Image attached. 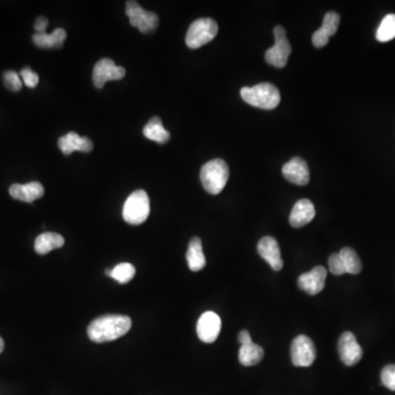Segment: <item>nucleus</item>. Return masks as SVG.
Here are the masks:
<instances>
[{
    "label": "nucleus",
    "instance_id": "obj_1",
    "mask_svg": "<svg viewBox=\"0 0 395 395\" xmlns=\"http://www.w3.org/2000/svg\"><path fill=\"white\" fill-rule=\"evenodd\" d=\"M131 327L132 321L127 315H103L89 325L88 336L94 343L112 342L127 334Z\"/></svg>",
    "mask_w": 395,
    "mask_h": 395
},
{
    "label": "nucleus",
    "instance_id": "obj_2",
    "mask_svg": "<svg viewBox=\"0 0 395 395\" xmlns=\"http://www.w3.org/2000/svg\"><path fill=\"white\" fill-rule=\"evenodd\" d=\"M241 96L245 103L264 110L277 108L281 100L278 88L269 83L258 84L253 87H243L241 89Z\"/></svg>",
    "mask_w": 395,
    "mask_h": 395
},
{
    "label": "nucleus",
    "instance_id": "obj_3",
    "mask_svg": "<svg viewBox=\"0 0 395 395\" xmlns=\"http://www.w3.org/2000/svg\"><path fill=\"white\" fill-rule=\"evenodd\" d=\"M229 177L227 164L216 158L203 165L200 172V179L205 190L211 194H221Z\"/></svg>",
    "mask_w": 395,
    "mask_h": 395
},
{
    "label": "nucleus",
    "instance_id": "obj_4",
    "mask_svg": "<svg viewBox=\"0 0 395 395\" xmlns=\"http://www.w3.org/2000/svg\"><path fill=\"white\" fill-rule=\"evenodd\" d=\"M151 212L149 194L144 190H136L131 194L123 207V218L127 223L140 225L149 218Z\"/></svg>",
    "mask_w": 395,
    "mask_h": 395
},
{
    "label": "nucleus",
    "instance_id": "obj_5",
    "mask_svg": "<svg viewBox=\"0 0 395 395\" xmlns=\"http://www.w3.org/2000/svg\"><path fill=\"white\" fill-rule=\"evenodd\" d=\"M218 23L210 18H201L191 23L186 36L189 49L196 50L212 41L218 34Z\"/></svg>",
    "mask_w": 395,
    "mask_h": 395
},
{
    "label": "nucleus",
    "instance_id": "obj_6",
    "mask_svg": "<svg viewBox=\"0 0 395 395\" xmlns=\"http://www.w3.org/2000/svg\"><path fill=\"white\" fill-rule=\"evenodd\" d=\"M274 36L276 43L266 52V62L269 65L282 68L287 65L292 50H291L290 42L288 40L285 29L283 27L277 25L274 30Z\"/></svg>",
    "mask_w": 395,
    "mask_h": 395
},
{
    "label": "nucleus",
    "instance_id": "obj_7",
    "mask_svg": "<svg viewBox=\"0 0 395 395\" xmlns=\"http://www.w3.org/2000/svg\"><path fill=\"white\" fill-rule=\"evenodd\" d=\"M316 358V348L311 338L298 335L291 345V360L296 367H309Z\"/></svg>",
    "mask_w": 395,
    "mask_h": 395
},
{
    "label": "nucleus",
    "instance_id": "obj_8",
    "mask_svg": "<svg viewBox=\"0 0 395 395\" xmlns=\"http://www.w3.org/2000/svg\"><path fill=\"white\" fill-rule=\"evenodd\" d=\"M125 12L130 18L131 25L136 27L142 34L152 32L158 27L157 14L144 10L136 1H127Z\"/></svg>",
    "mask_w": 395,
    "mask_h": 395
},
{
    "label": "nucleus",
    "instance_id": "obj_9",
    "mask_svg": "<svg viewBox=\"0 0 395 395\" xmlns=\"http://www.w3.org/2000/svg\"><path fill=\"white\" fill-rule=\"evenodd\" d=\"M125 76V69L116 66L110 58L100 60L94 67L92 81L96 88H103L105 84L109 81H119Z\"/></svg>",
    "mask_w": 395,
    "mask_h": 395
},
{
    "label": "nucleus",
    "instance_id": "obj_10",
    "mask_svg": "<svg viewBox=\"0 0 395 395\" xmlns=\"http://www.w3.org/2000/svg\"><path fill=\"white\" fill-rule=\"evenodd\" d=\"M221 318L216 313L207 311L200 316L196 324V334L203 343H214L221 332Z\"/></svg>",
    "mask_w": 395,
    "mask_h": 395
},
{
    "label": "nucleus",
    "instance_id": "obj_11",
    "mask_svg": "<svg viewBox=\"0 0 395 395\" xmlns=\"http://www.w3.org/2000/svg\"><path fill=\"white\" fill-rule=\"evenodd\" d=\"M338 353H340V360L346 366H355L361 360L362 351L361 346L357 342L356 336L351 332H345L340 336L338 340Z\"/></svg>",
    "mask_w": 395,
    "mask_h": 395
},
{
    "label": "nucleus",
    "instance_id": "obj_12",
    "mask_svg": "<svg viewBox=\"0 0 395 395\" xmlns=\"http://www.w3.org/2000/svg\"><path fill=\"white\" fill-rule=\"evenodd\" d=\"M327 276V269L324 268L323 266H316L312 270L298 277V288L309 296H316L325 287Z\"/></svg>",
    "mask_w": 395,
    "mask_h": 395
},
{
    "label": "nucleus",
    "instance_id": "obj_13",
    "mask_svg": "<svg viewBox=\"0 0 395 395\" xmlns=\"http://www.w3.org/2000/svg\"><path fill=\"white\" fill-rule=\"evenodd\" d=\"M257 251L260 257L266 260L274 270L279 271L283 268L281 251L276 238H271V236H265L262 238L258 243Z\"/></svg>",
    "mask_w": 395,
    "mask_h": 395
},
{
    "label": "nucleus",
    "instance_id": "obj_14",
    "mask_svg": "<svg viewBox=\"0 0 395 395\" xmlns=\"http://www.w3.org/2000/svg\"><path fill=\"white\" fill-rule=\"evenodd\" d=\"M283 177L294 185L305 186L309 181V170L307 162L301 157H293L282 167Z\"/></svg>",
    "mask_w": 395,
    "mask_h": 395
},
{
    "label": "nucleus",
    "instance_id": "obj_15",
    "mask_svg": "<svg viewBox=\"0 0 395 395\" xmlns=\"http://www.w3.org/2000/svg\"><path fill=\"white\" fill-rule=\"evenodd\" d=\"M340 17L337 12H329L324 17L323 25L315 31L312 36L313 45L315 47H323L329 43V38L337 32Z\"/></svg>",
    "mask_w": 395,
    "mask_h": 395
},
{
    "label": "nucleus",
    "instance_id": "obj_16",
    "mask_svg": "<svg viewBox=\"0 0 395 395\" xmlns=\"http://www.w3.org/2000/svg\"><path fill=\"white\" fill-rule=\"evenodd\" d=\"M58 147L64 155H71L75 151L89 153L94 147V144L88 138L79 136L77 133L69 132L58 140Z\"/></svg>",
    "mask_w": 395,
    "mask_h": 395
},
{
    "label": "nucleus",
    "instance_id": "obj_17",
    "mask_svg": "<svg viewBox=\"0 0 395 395\" xmlns=\"http://www.w3.org/2000/svg\"><path fill=\"white\" fill-rule=\"evenodd\" d=\"M9 194L16 200L20 201L31 202L40 199L44 194V187L38 181L34 183H25V185H19L14 183L9 189Z\"/></svg>",
    "mask_w": 395,
    "mask_h": 395
},
{
    "label": "nucleus",
    "instance_id": "obj_18",
    "mask_svg": "<svg viewBox=\"0 0 395 395\" xmlns=\"http://www.w3.org/2000/svg\"><path fill=\"white\" fill-rule=\"evenodd\" d=\"M314 216L315 207L312 201H309V199H301L298 200L293 207L290 216H289V222L293 227L298 229L309 224Z\"/></svg>",
    "mask_w": 395,
    "mask_h": 395
},
{
    "label": "nucleus",
    "instance_id": "obj_19",
    "mask_svg": "<svg viewBox=\"0 0 395 395\" xmlns=\"http://www.w3.org/2000/svg\"><path fill=\"white\" fill-rule=\"evenodd\" d=\"M65 243L62 235L58 233L47 232L39 235L34 243V249L39 255H47L53 249H61Z\"/></svg>",
    "mask_w": 395,
    "mask_h": 395
},
{
    "label": "nucleus",
    "instance_id": "obj_20",
    "mask_svg": "<svg viewBox=\"0 0 395 395\" xmlns=\"http://www.w3.org/2000/svg\"><path fill=\"white\" fill-rule=\"evenodd\" d=\"M187 263L191 271H200L205 268L207 260H205L202 242L199 238H194L189 243L187 251Z\"/></svg>",
    "mask_w": 395,
    "mask_h": 395
},
{
    "label": "nucleus",
    "instance_id": "obj_21",
    "mask_svg": "<svg viewBox=\"0 0 395 395\" xmlns=\"http://www.w3.org/2000/svg\"><path fill=\"white\" fill-rule=\"evenodd\" d=\"M66 31L64 29H56L52 34H36L32 36L34 44L41 49H52V47H63L64 41L66 40Z\"/></svg>",
    "mask_w": 395,
    "mask_h": 395
},
{
    "label": "nucleus",
    "instance_id": "obj_22",
    "mask_svg": "<svg viewBox=\"0 0 395 395\" xmlns=\"http://www.w3.org/2000/svg\"><path fill=\"white\" fill-rule=\"evenodd\" d=\"M143 134L145 138L151 141L157 142L160 144H165L170 138V133L164 127L162 120L158 116H154L143 129Z\"/></svg>",
    "mask_w": 395,
    "mask_h": 395
},
{
    "label": "nucleus",
    "instance_id": "obj_23",
    "mask_svg": "<svg viewBox=\"0 0 395 395\" xmlns=\"http://www.w3.org/2000/svg\"><path fill=\"white\" fill-rule=\"evenodd\" d=\"M265 351L257 344L251 343L245 344L241 346L240 353H238V359L242 365L245 367L257 365L263 360Z\"/></svg>",
    "mask_w": 395,
    "mask_h": 395
},
{
    "label": "nucleus",
    "instance_id": "obj_24",
    "mask_svg": "<svg viewBox=\"0 0 395 395\" xmlns=\"http://www.w3.org/2000/svg\"><path fill=\"white\" fill-rule=\"evenodd\" d=\"M340 258L343 262L346 274L358 275L362 269L361 260L354 249L351 247H344L340 249Z\"/></svg>",
    "mask_w": 395,
    "mask_h": 395
},
{
    "label": "nucleus",
    "instance_id": "obj_25",
    "mask_svg": "<svg viewBox=\"0 0 395 395\" xmlns=\"http://www.w3.org/2000/svg\"><path fill=\"white\" fill-rule=\"evenodd\" d=\"M105 275L110 278H114L121 285H125L133 279V277L136 276V267L132 264L122 263L116 266L114 269H108L105 271Z\"/></svg>",
    "mask_w": 395,
    "mask_h": 395
},
{
    "label": "nucleus",
    "instance_id": "obj_26",
    "mask_svg": "<svg viewBox=\"0 0 395 395\" xmlns=\"http://www.w3.org/2000/svg\"><path fill=\"white\" fill-rule=\"evenodd\" d=\"M377 40L379 42H389L395 38V14H387L382 20L377 30Z\"/></svg>",
    "mask_w": 395,
    "mask_h": 395
},
{
    "label": "nucleus",
    "instance_id": "obj_27",
    "mask_svg": "<svg viewBox=\"0 0 395 395\" xmlns=\"http://www.w3.org/2000/svg\"><path fill=\"white\" fill-rule=\"evenodd\" d=\"M3 83H5V86L12 92H19L23 88L21 78L17 73L12 72V71H8L3 74Z\"/></svg>",
    "mask_w": 395,
    "mask_h": 395
},
{
    "label": "nucleus",
    "instance_id": "obj_28",
    "mask_svg": "<svg viewBox=\"0 0 395 395\" xmlns=\"http://www.w3.org/2000/svg\"><path fill=\"white\" fill-rule=\"evenodd\" d=\"M381 381L384 387L395 391V365H389L381 371Z\"/></svg>",
    "mask_w": 395,
    "mask_h": 395
},
{
    "label": "nucleus",
    "instance_id": "obj_29",
    "mask_svg": "<svg viewBox=\"0 0 395 395\" xmlns=\"http://www.w3.org/2000/svg\"><path fill=\"white\" fill-rule=\"evenodd\" d=\"M329 271L335 276H342L346 274L345 268H344L343 262L340 258V253H334L331 255L329 258Z\"/></svg>",
    "mask_w": 395,
    "mask_h": 395
},
{
    "label": "nucleus",
    "instance_id": "obj_30",
    "mask_svg": "<svg viewBox=\"0 0 395 395\" xmlns=\"http://www.w3.org/2000/svg\"><path fill=\"white\" fill-rule=\"evenodd\" d=\"M20 77L23 78V83L29 88H34L39 84V75L34 72L30 67H25V68L21 69Z\"/></svg>",
    "mask_w": 395,
    "mask_h": 395
},
{
    "label": "nucleus",
    "instance_id": "obj_31",
    "mask_svg": "<svg viewBox=\"0 0 395 395\" xmlns=\"http://www.w3.org/2000/svg\"><path fill=\"white\" fill-rule=\"evenodd\" d=\"M47 25H49V20L45 17H39L36 20L34 23V29H36V34H44L47 30Z\"/></svg>",
    "mask_w": 395,
    "mask_h": 395
},
{
    "label": "nucleus",
    "instance_id": "obj_32",
    "mask_svg": "<svg viewBox=\"0 0 395 395\" xmlns=\"http://www.w3.org/2000/svg\"><path fill=\"white\" fill-rule=\"evenodd\" d=\"M238 342L241 343V345H245V344H249L251 343V342H253L249 331L244 329V331H242V332L238 334Z\"/></svg>",
    "mask_w": 395,
    "mask_h": 395
},
{
    "label": "nucleus",
    "instance_id": "obj_33",
    "mask_svg": "<svg viewBox=\"0 0 395 395\" xmlns=\"http://www.w3.org/2000/svg\"><path fill=\"white\" fill-rule=\"evenodd\" d=\"M3 348H5V343H3V338L0 337V354L3 353Z\"/></svg>",
    "mask_w": 395,
    "mask_h": 395
}]
</instances>
